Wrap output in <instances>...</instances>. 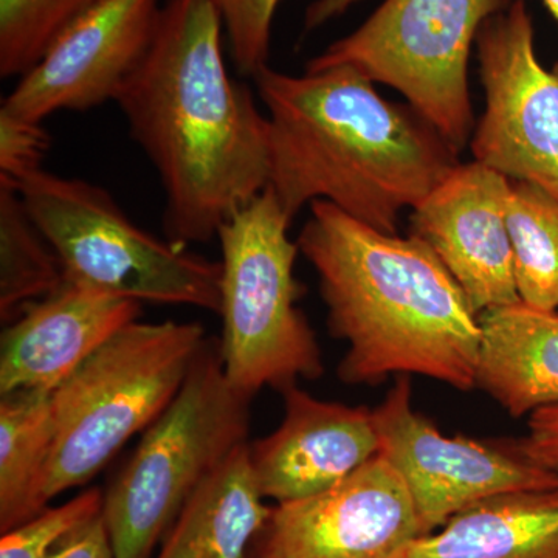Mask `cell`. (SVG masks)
Listing matches in <instances>:
<instances>
[{"mask_svg": "<svg viewBox=\"0 0 558 558\" xmlns=\"http://www.w3.org/2000/svg\"><path fill=\"white\" fill-rule=\"evenodd\" d=\"M211 0H167L156 38L117 105L159 174L179 248L218 238L269 186V121L231 78Z\"/></svg>", "mask_w": 558, "mask_h": 558, "instance_id": "obj_1", "label": "cell"}, {"mask_svg": "<svg viewBox=\"0 0 558 558\" xmlns=\"http://www.w3.org/2000/svg\"><path fill=\"white\" fill-rule=\"evenodd\" d=\"M255 81L269 121V189L290 220L326 201L396 234L459 165L458 150L411 106L385 100L354 69L288 75L267 65Z\"/></svg>", "mask_w": 558, "mask_h": 558, "instance_id": "obj_2", "label": "cell"}, {"mask_svg": "<svg viewBox=\"0 0 558 558\" xmlns=\"http://www.w3.org/2000/svg\"><path fill=\"white\" fill-rule=\"evenodd\" d=\"M296 244L317 271L330 333L348 344L341 381L377 385L391 374H418L475 388L478 315L424 241L384 233L315 201Z\"/></svg>", "mask_w": 558, "mask_h": 558, "instance_id": "obj_3", "label": "cell"}, {"mask_svg": "<svg viewBox=\"0 0 558 558\" xmlns=\"http://www.w3.org/2000/svg\"><path fill=\"white\" fill-rule=\"evenodd\" d=\"M250 402L227 379L219 341L207 339L178 396L102 494L117 558L153 557L191 495L247 444Z\"/></svg>", "mask_w": 558, "mask_h": 558, "instance_id": "obj_4", "label": "cell"}, {"mask_svg": "<svg viewBox=\"0 0 558 558\" xmlns=\"http://www.w3.org/2000/svg\"><path fill=\"white\" fill-rule=\"evenodd\" d=\"M208 337L196 322H134L51 392L47 501L84 486L163 414Z\"/></svg>", "mask_w": 558, "mask_h": 558, "instance_id": "obj_5", "label": "cell"}, {"mask_svg": "<svg viewBox=\"0 0 558 558\" xmlns=\"http://www.w3.org/2000/svg\"><path fill=\"white\" fill-rule=\"evenodd\" d=\"M292 220L267 186L219 230L223 322L220 343L231 387L253 399L263 388L282 389L322 376V351L296 306L300 248L289 238Z\"/></svg>", "mask_w": 558, "mask_h": 558, "instance_id": "obj_6", "label": "cell"}, {"mask_svg": "<svg viewBox=\"0 0 558 558\" xmlns=\"http://www.w3.org/2000/svg\"><path fill=\"white\" fill-rule=\"evenodd\" d=\"M17 191L68 281L142 304L219 314L220 260L140 229L101 186L40 170L22 180Z\"/></svg>", "mask_w": 558, "mask_h": 558, "instance_id": "obj_7", "label": "cell"}, {"mask_svg": "<svg viewBox=\"0 0 558 558\" xmlns=\"http://www.w3.org/2000/svg\"><path fill=\"white\" fill-rule=\"evenodd\" d=\"M510 0H385L306 70L354 69L400 92L454 149L473 130L469 60L481 27Z\"/></svg>", "mask_w": 558, "mask_h": 558, "instance_id": "obj_8", "label": "cell"}, {"mask_svg": "<svg viewBox=\"0 0 558 558\" xmlns=\"http://www.w3.org/2000/svg\"><path fill=\"white\" fill-rule=\"evenodd\" d=\"M524 0L484 22L476 38L486 112L473 134V159L558 199V62L543 68Z\"/></svg>", "mask_w": 558, "mask_h": 558, "instance_id": "obj_9", "label": "cell"}, {"mask_svg": "<svg viewBox=\"0 0 558 558\" xmlns=\"http://www.w3.org/2000/svg\"><path fill=\"white\" fill-rule=\"evenodd\" d=\"M373 413L379 454L405 481L422 537L481 499L558 488L557 472L527 461L515 449H498L464 436L447 438L413 410L407 376L399 377Z\"/></svg>", "mask_w": 558, "mask_h": 558, "instance_id": "obj_10", "label": "cell"}, {"mask_svg": "<svg viewBox=\"0 0 558 558\" xmlns=\"http://www.w3.org/2000/svg\"><path fill=\"white\" fill-rule=\"evenodd\" d=\"M418 537L405 481L376 454L328 490L271 508L245 558H396Z\"/></svg>", "mask_w": 558, "mask_h": 558, "instance_id": "obj_11", "label": "cell"}, {"mask_svg": "<svg viewBox=\"0 0 558 558\" xmlns=\"http://www.w3.org/2000/svg\"><path fill=\"white\" fill-rule=\"evenodd\" d=\"M161 0H102L70 25L17 80L2 109L40 121L116 101L150 49Z\"/></svg>", "mask_w": 558, "mask_h": 558, "instance_id": "obj_12", "label": "cell"}, {"mask_svg": "<svg viewBox=\"0 0 558 558\" xmlns=\"http://www.w3.org/2000/svg\"><path fill=\"white\" fill-rule=\"evenodd\" d=\"M510 180L478 161L450 171L411 215L476 315L520 303L508 230Z\"/></svg>", "mask_w": 558, "mask_h": 558, "instance_id": "obj_13", "label": "cell"}, {"mask_svg": "<svg viewBox=\"0 0 558 558\" xmlns=\"http://www.w3.org/2000/svg\"><path fill=\"white\" fill-rule=\"evenodd\" d=\"M286 413L266 438L248 444L250 468L263 498L314 497L379 454L373 411L326 402L292 385L282 389Z\"/></svg>", "mask_w": 558, "mask_h": 558, "instance_id": "obj_14", "label": "cell"}, {"mask_svg": "<svg viewBox=\"0 0 558 558\" xmlns=\"http://www.w3.org/2000/svg\"><path fill=\"white\" fill-rule=\"evenodd\" d=\"M140 315L138 301L64 279L7 323L0 339V395L17 389L53 392Z\"/></svg>", "mask_w": 558, "mask_h": 558, "instance_id": "obj_15", "label": "cell"}, {"mask_svg": "<svg viewBox=\"0 0 558 558\" xmlns=\"http://www.w3.org/2000/svg\"><path fill=\"white\" fill-rule=\"evenodd\" d=\"M475 387L510 416L558 407V312L520 303L478 317Z\"/></svg>", "mask_w": 558, "mask_h": 558, "instance_id": "obj_16", "label": "cell"}, {"mask_svg": "<svg viewBox=\"0 0 558 558\" xmlns=\"http://www.w3.org/2000/svg\"><path fill=\"white\" fill-rule=\"evenodd\" d=\"M396 558H558V488L481 499Z\"/></svg>", "mask_w": 558, "mask_h": 558, "instance_id": "obj_17", "label": "cell"}, {"mask_svg": "<svg viewBox=\"0 0 558 558\" xmlns=\"http://www.w3.org/2000/svg\"><path fill=\"white\" fill-rule=\"evenodd\" d=\"M263 499L247 442L191 495L156 558L247 557L270 517Z\"/></svg>", "mask_w": 558, "mask_h": 558, "instance_id": "obj_18", "label": "cell"}, {"mask_svg": "<svg viewBox=\"0 0 558 558\" xmlns=\"http://www.w3.org/2000/svg\"><path fill=\"white\" fill-rule=\"evenodd\" d=\"M54 444L51 392L17 389L0 395V531L47 509V473Z\"/></svg>", "mask_w": 558, "mask_h": 558, "instance_id": "obj_19", "label": "cell"}, {"mask_svg": "<svg viewBox=\"0 0 558 558\" xmlns=\"http://www.w3.org/2000/svg\"><path fill=\"white\" fill-rule=\"evenodd\" d=\"M57 252L38 229L20 191L0 186V318L10 323L25 306L64 282Z\"/></svg>", "mask_w": 558, "mask_h": 558, "instance_id": "obj_20", "label": "cell"}, {"mask_svg": "<svg viewBox=\"0 0 558 558\" xmlns=\"http://www.w3.org/2000/svg\"><path fill=\"white\" fill-rule=\"evenodd\" d=\"M508 230L520 299L558 310V199L527 182L510 180Z\"/></svg>", "mask_w": 558, "mask_h": 558, "instance_id": "obj_21", "label": "cell"}, {"mask_svg": "<svg viewBox=\"0 0 558 558\" xmlns=\"http://www.w3.org/2000/svg\"><path fill=\"white\" fill-rule=\"evenodd\" d=\"M102 0H0V76H24L54 40Z\"/></svg>", "mask_w": 558, "mask_h": 558, "instance_id": "obj_22", "label": "cell"}, {"mask_svg": "<svg viewBox=\"0 0 558 558\" xmlns=\"http://www.w3.org/2000/svg\"><path fill=\"white\" fill-rule=\"evenodd\" d=\"M100 488H89L58 508H47L20 526L3 532L0 558H47L75 529L100 515Z\"/></svg>", "mask_w": 558, "mask_h": 558, "instance_id": "obj_23", "label": "cell"}, {"mask_svg": "<svg viewBox=\"0 0 558 558\" xmlns=\"http://www.w3.org/2000/svg\"><path fill=\"white\" fill-rule=\"evenodd\" d=\"M229 38L231 60L242 76L255 78L269 65L271 25L281 0H211Z\"/></svg>", "mask_w": 558, "mask_h": 558, "instance_id": "obj_24", "label": "cell"}, {"mask_svg": "<svg viewBox=\"0 0 558 558\" xmlns=\"http://www.w3.org/2000/svg\"><path fill=\"white\" fill-rule=\"evenodd\" d=\"M49 148L50 135L40 121L0 109V186L17 190L22 180L43 170L40 163Z\"/></svg>", "mask_w": 558, "mask_h": 558, "instance_id": "obj_25", "label": "cell"}, {"mask_svg": "<svg viewBox=\"0 0 558 558\" xmlns=\"http://www.w3.org/2000/svg\"><path fill=\"white\" fill-rule=\"evenodd\" d=\"M527 427L526 438L513 449L539 468L558 473V407L532 413Z\"/></svg>", "mask_w": 558, "mask_h": 558, "instance_id": "obj_26", "label": "cell"}, {"mask_svg": "<svg viewBox=\"0 0 558 558\" xmlns=\"http://www.w3.org/2000/svg\"><path fill=\"white\" fill-rule=\"evenodd\" d=\"M47 558H117L101 513L75 529Z\"/></svg>", "mask_w": 558, "mask_h": 558, "instance_id": "obj_27", "label": "cell"}, {"mask_svg": "<svg viewBox=\"0 0 558 558\" xmlns=\"http://www.w3.org/2000/svg\"><path fill=\"white\" fill-rule=\"evenodd\" d=\"M362 0H314L304 13V32H314L329 24L330 21L343 16L349 9Z\"/></svg>", "mask_w": 558, "mask_h": 558, "instance_id": "obj_28", "label": "cell"}, {"mask_svg": "<svg viewBox=\"0 0 558 558\" xmlns=\"http://www.w3.org/2000/svg\"><path fill=\"white\" fill-rule=\"evenodd\" d=\"M542 2L545 3L546 9L549 10V13L553 14L558 22V0H542Z\"/></svg>", "mask_w": 558, "mask_h": 558, "instance_id": "obj_29", "label": "cell"}]
</instances>
